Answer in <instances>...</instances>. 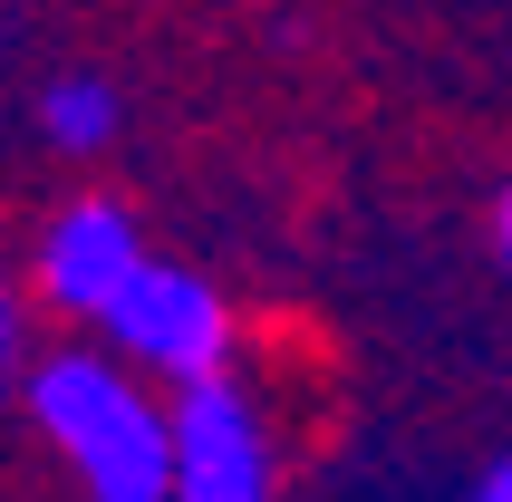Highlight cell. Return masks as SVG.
I'll return each instance as SVG.
<instances>
[{"label":"cell","mask_w":512,"mask_h":502,"mask_svg":"<svg viewBox=\"0 0 512 502\" xmlns=\"http://www.w3.org/2000/svg\"><path fill=\"white\" fill-rule=\"evenodd\" d=\"M39 445L87 502H174V396L107 348H39L20 377Z\"/></svg>","instance_id":"6da1fadb"},{"label":"cell","mask_w":512,"mask_h":502,"mask_svg":"<svg viewBox=\"0 0 512 502\" xmlns=\"http://www.w3.org/2000/svg\"><path fill=\"white\" fill-rule=\"evenodd\" d=\"M232 338H242V329H232V300H223L203 271L165 261V251H145V271L126 280L116 309L97 319V348L126 358L136 377H155L165 396L232 377Z\"/></svg>","instance_id":"7a4b0ae2"},{"label":"cell","mask_w":512,"mask_h":502,"mask_svg":"<svg viewBox=\"0 0 512 502\" xmlns=\"http://www.w3.org/2000/svg\"><path fill=\"white\" fill-rule=\"evenodd\" d=\"M145 223L126 213L116 194H78V203H58L49 223H39V242H29V290L68 319V329L97 338V319L116 309V290L145 271Z\"/></svg>","instance_id":"3957f363"},{"label":"cell","mask_w":512,"mask_h":502,"mask_svg":"<svg viewBox=\"0 0 512 502\" xmlns=\"http://www.w3.org/2000/svg\"><path fill=\"white\" fill-rule=\"evenodd\" d=\"M174 502H281L271 425L232 377L174 396Z\"/></svg>","instance_id":"277c9868"},{"label":"cell","mask_w":512,"mask_h":502,"mask_svg":"<svg viewBox=\"0 0 512 502\" xmlns=\"http://www.w3.org/2000/svg\"><path fill=\"white\" fill-rule=\"evenodd\" d=\"M116 126H126V97H116V78H97V68H58V78L39 87V136H49L58 155H107Z\"/></svg>","instance_id":"5b68a950"},{"label":"cell","mask_w":512,"mask_h":502,"mask_svg":"<svg viewBox=\"0 0 512 502\" xmlns=\"http://www.w3.org/2000/svg\"><path fill=\"white\" fill-rule=\"evenodd\" d=\"M10 377H29V367H20V290L0 280V387H10Z\"/></svg>","instance_id":"8992f818"},{"label":"cell","mask_w":512,"mask_h":502,"mask_svg":"<svg viewBox=\"0 0 512 502\" xmlns=\"http://www.w3.org/2000/svg\"><path fill=\"white\" fill-rule=\"evenodd\" d=\"M493 261H503V280H512V174H503V194H493Z\"/></svg>","instance_id":"52a82bcc"},{"label":"cell","mask_w":512,"mask_h":502,"mask_svg":"<svg viewBox=\"0 0 512 502\" xmlns=\"http://www.w3.org/2000/svg\"><path fill=\"white\" fill-rule=\"evenodd\" d=\"M474 502H512V454H503V464H484V483H474Z\"/></svg>","instance_id":"ba28073f"}]
</instances>
